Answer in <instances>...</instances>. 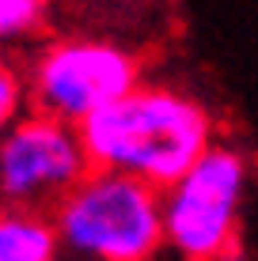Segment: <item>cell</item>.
<instances>
[{
    "label": "cell",
    "mask_w": 258,
    "mask_h": 261,
    "mask_svg": "<svg viewBox=\"0 0 258 261\" xmlns=\"http://www.w3.org/2000/svg\"><path fill=\"white\" fill-rule=\"evenodd\" d=\"M91 170H110L163 193L213 148V121L198 98L140 84L80 125Z\"/></svg>",
    "instance_id": "6da1fadb"
},
{
    "label": "cell",
    "mask_w": 258,
    "mask_h": 261,
    "mask_svg": "<svg viewBox=\"0 0 258 261\" xmlns=\"http://www.w3.org/2000/svg\"><path fill=\"white\" fill-rule=\"evenodd\" d=\"M23 98H27V87H23L19 72L0 61V137L23 118V114H19L23 110Z\"/></svg>",
    "instance_id": "ba28073f"
},
{
    "label": "cell",
    "mask_w": 258,
    "mask_h": 261,
    "mask_svg": "<svg viewBox=\"0 0 258 261\" xmlns=\"http://www.w3.org/2000/svg\"><path fill=\"white\" fill-rule=\"evenodd\" d=\"M247 193V163L232 148H213L179 182L159 193L163 246L182 261H224L239 239V208Z\"/></svg>",
    "instance_id": "3957f363"
},
{
    "label": "cell",
    "mask_w": 258,
    "mask_h": 261,
    "mask_svg": "<svg viewBox=\"0 0 258 261\" xmlns=\"http://www.w3.org/2000/svg\"><path fill=\"white\" fill-rule=\"evenodd\" d=\"M23 87L38 118L80 129L140 87V61L106 38H61L38 53Z\"/></svg>",
    "instance_id": "277c9868"
},
{
    "label": "cell",
    "mask_w": 258,
    "mask_h": 261,
    "mask_svg": "<svg viewBox=\"0 0 258 261\" xmlns=\"http://www.w3.org/2000/svg\"><path fill=\"white\" fill-rule=\"evenodd\" d=\"M91 170L80 133L61 121L27 114L0 137V193L12 208H57Z\"/></svg>",
    "instance_id": "5b68a950"
},
{
    "label": "cell",
    "mask_w": 258,
    "mask_h": 261,
    "mask_svg": "<svg viewBox=\"0 0 258 261\" xmlns=\"http://www.w3.org/2000/svg\"><path fill=\"white\" fill-rule=\"evenodd\" d=\"M42 23H46V8L38 0H0V42L27 38Z\"/></svg>",
    "instance_id": "52a82bcc"
},
{
    "label": "cell",
    "mask_w": 258,
    "mask_h": 261,
    "mask_svg": "<svg viewBox=\"0 0 258 261\" xmlns=\"http://www.w3.org/2000/svg\"><path fill=\"white\" fill-rule=\"evenodd\" d=\"M57 242L91 261H152L163 246L159 190L110 170H87L53 208Z\"/></svg>",
    "instance_id": "7a4b0ae2"
},
{
    "label": "cell",
    "mask_w": 258,
    "mask_h": 261,
    "mask_svg": "<svg viewBox=\"0 0 258 261\" xmlns=\"http://www.w3.org/2000/svg\"><path fill=\"white\" fill-rule=\"evenodd\" d=\"M57 231L42 212L0 208V261H57Z\"/></svg>",
    "instance_id": "8992f818"
}]
</instances>
